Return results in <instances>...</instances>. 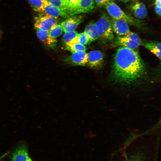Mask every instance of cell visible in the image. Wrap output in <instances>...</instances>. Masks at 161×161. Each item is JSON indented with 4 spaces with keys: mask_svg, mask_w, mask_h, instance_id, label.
Wrapping results in <instances>:
<instances>
[{
    "mask_svg": "<svg viewBox=\"0 0 161 161\" xmlns=\"http://www.w3.org/2000/svg\"><path fill=\"white\" fill-rule=\"evenodd\" d=\"M91 42L89 38L84 32L78 34L77 43L84 45L89 44Z\"/></svg>",
    "mask_w": 161,
    "mask_h": 161,
    "instance_id": "obj_22",
    "label": "cell"
},
{
    "mask_svg": "<svg viewBox=\"0 0 161 161\" xmlns=\"http://www.w3.org/2000/svg\"><path fill=\"white\" fill-rule=\"evenodd\" d=\"M64 0L66 2H67L71 7V10L73 7L77 4L79 1V0Z\"/></svg>",
    "mask_w": 161,
    "mask_h": 161,
    "instance_id": "obj_24",
    "label": "cell"
},
{
    "mask_svg": "<svg viewBox=\"0 0 161 161\" xmlns=\"http://www.w3.org/2000/svg\"><path fill=\"white\" fill-rule=\"evenodd\" d=\"M83 16L75 15L66 18L60 24L62 27L64 32L74 31L83 21Z\"/></svg>",
    "mask_w": 161,
    "mask_h": 161,
    "instance_id": "obj_9",
    "label": "cell"
},
{
    "mask_svg": "<svg viewBox=\"0 0 161 161\" xmlns=\"http://www.w3.org/2000/svg\"><path fill=\"white\" fill-rule=\"evenodd\" d=\"M63 32L62 26L60 24H57L50 29L48 31V33L51 37L55 39L61 35Z\"/></svg>",
    "mask_w": 161,
    "mask_h": 161,
    "instance_id": "obj_21",
    "label": "cell"
},
{
    "mask_svg": "<svg viewBox=\"0 0 161 161\" xmlns=\"http://www.w3.org/2000/svg\"><path fill=\"white\" fill-rule=\"evenodd\" d=\"M155 10L157 14L160 16H161V7L155 6Z\"/></svg>",
    "mask_w": 161,
    "mask_h": 161,
    "instance_id": "obj_25",
    "label": "cell"
},
{
    "mask_svg": "<svg viewBox=\"0 0 161 161\" xmlns=\"http://www.w3.org/2000/svg\"><path fill=\"white\" fill-rule=\"evenodd\" d=\"M146 73V65L135 50L120 47L114 56L111 76L114 82L124 85L135 83Z\"/></svg>",
    "mask_w": 161,
    "mask_h": 161,
    "instance_id": "obj_1",
    "label": "cell"
},
{
    "mask_svg": "<svg viewBox=\"0 0 161 161\" xmlns=\"http://www.w3.org/2000/svg\"><path fill=\"white\" fill-rule=\"evenodd\" d=\"M161 0H155L154 3L155 6L161 7Z\"/></svg>",
    "mask_w": 161,
    "mask_h": 161,
    "instance_id": "obj_26",
    "label": "cell"
},
{
    "mask_svg": "<svg viewBox=\"0 0 161 161\" xmlns=\"http://www.w3.org/2000/svg\"><path fill=\"white\" fill-rule=\"evenodd\" d=\"M132 0L133 1H136L137 0Z\"/></svg>",
    "mask_w": 161,
    "mask_h": 161,
    "instance_id": "obj_31",
    "label": "cell"
},
{
    "mask_svg": "<svg viewBox=\"0 0 161 161\" xmlns=\"http://www.w3.org/2000/svg\"><path fill=\"white\" fill-rule=\"evenodd\" d=\"M64 48L72 53L78 51L85 52L86 50V47L84 45L78 43L65 44Z\"/></svg>",
    "mask_w": 161,
    "mask_h": 161,
    "instance_id": "obj_19",
    "label": "cell"
},
{
    "mask_svg": "<svg viewBox=\"0 0 161 161\" xmlns=\"http://www.w3.org/2000/svg\"><path fill=\"white\" fill-rule=\"evenodd\" d=\"M127 161H142V160L140 158H138L137 157H134L129 160Z\"/></svg>",
    "mask_w": 161,
    "mask_h": 161,
    "instance_id": "obj_27",
    "label": "cell"
},
{
    "mask_svg": "<svg viewBox=\"0 0 161 161\" xmlns=\"http://www.w3.org/2000/svg\"><path fill=\"white\" fill-rule=\"evenodd\" d=\"M44 13L56 18L61 17L66 19L71 17L67 12L52 5L47 0L45 2Z\"/></svg>",
    "mask_w": 161,
    "mask_h": 161,
    "instance_id": "obj_12",
    "label": "cell"
},
{
    "mask_svg": "<svg viewBox=\"0 0 161 161\" xmlns=\"http://www.w3.org/2000/svg\"><path fill=\"white\" fill-rule=\"evenodd\" d=\"M141 44L150 50L159 59H161V44L156 41H146L142 42Z\"/></svg>",
    "mask_w": 161,
    "mask_h": 161,
    "instance_id": "obj_15",
    "label": "cell"
},
{
    "mask_svg": "<svg viewBox=\"0 0 161 161\" xmlns=\"http://www.w3.org/2000/svg\"><path fill=\"white\" fill-rule=\"evenodd\" d=\"M78 32L74 30L65 32L62 38V41L65 44L77 43Z\"/></svg>",
    "mask_w": 161,
    "mask_h": 161,
    "instance_id": "obj_18",
    "label": "cell"
},
{
    "mask_svg": "<svg viewBox=\"0 0 161 161\" xmlns=\"http://www.w3.org/2000/svg\"><path fill=\"white\" fill-rule=\"evenodd\" d=\"M112 41V46L113 47H123L134 50L138 48L142 42L137 34L130 31L125 35H118Z\"/></svg>",
    "mask_w": 161,
    "mask_h": 161,
    "instance_id": "obj_4",
    "label": "cell"
},
{
    "mask_svg": "<svg viewBox=\"0 0 161 161\" xmlns=\"http://www.w3.org/2000/svg\"><path fill=\"white\" fill-rule=\"evenodd\" d=\"M120 0L123 2H126L129 1L131 0Z\"/></svg>",
    "mask_w": 161,
    "mask_h": 161,
    "instance_id": "obj_29",
    "label": "cell"
},
{
    "mask_svg": "<svg viewBox=\"0 0 161 161\" xmlns=\"http://www.w3.org/2000/svg\"><path fill=\"white\" fill-rule=\"evenodd\" d=\"M147 0L148 1H153V0Z\"/></svg>",
    "mask_w": 161,
    "mask_h": 161,
    "instance_id": "obj_30",
    "label": "cell"
},
{
    "mask_svg": "<svg viewBox=\"0 0 161 161\" xmlns=\"http://www.w3.org/2000/svg\"><path fill=\"white\" fill-rule=\"evenodd\" d=\"M113 31L119 36H122L128 33L130 31L128 24L121 19H111Z\"/></svg>",
    "mask_w": 161,
    "mask_h": 161,
    "instance_id": "obj_10",
    "label": "cell"
},
{
    "mask_svg": "<svg viewBox=\"0 0 161 161\" xmlns=\"http://www.w3.org/2000/svg\"><path fill=\"white\" fill-rule=\"evenodd\" d=\"M129 7L136 18L141 19L147 16V9L145 4L142 2L135 1L130 4Z\"/></svg>",
    "mask_w": 161,
    "mask_h": 161,
    "instance_id": "obj_11",
    "label": "cell"
},
{
    "mask_svg": "<svg viewBox=\"0 0 161 161\" xmlns=\"http://www.w3.org/2000/svg\"><path fill=\"white\" fill-rule=\"evenodd\" d=\"M35 28L38 38L45 45L52 49L56 47L57 40L49 35L48 31L44 30L37 28Z\"/></svg>",
    "mask_w": 161,
    "mask_h": 161,
    "instance_id": "obj_13",
    "label": "cell"
},
{
    "mask_svg": "<svg viewBox=\"0 0 161 161\" xmlns=\"http://www.w3.org/2000/svg\"><path fill=\"white\" fill-rule=\"evenodd\" d=\"M104 62L103 53L99 50H93L88 53L87 65L91 68L98 69L103 66Z\"/></svg>",
    "mask_w": 161,
    "mask_h": 161,
    "instance_id": "obj_7",
    "label": "cell"
},
{
    "mask_svg": "<svg viewBox=\"0 0 161 161\" xmlns=\"http://www.w3.org/2000/svg\"><path fill=\"white\" fill-rule=\"evenodd\" d=\"M84 32L89 38L91 42L98 39L99 35L96 29L95 22H90L86 26Z\"/></svg>",
    "mask_w": 161,
    "mask_h": 161,
    "instance_id": "obj_16",
    "label": "cell"
},
{
    "mask_svg": "<svg viewBox=\"0 0 161 161\" xmlns=\"http://www.w3.org/2000/svg\"><path fill=\"white\" fill-rule=\"evenodd\" d=\"M95 7L94 0H79L77 4L70 10L71 16L92 12Z\"/></svg>",
    "mask_w": 161,
    "mask_h": 161,
    "instance_id": "obj_6",
    "label": "cell"
},
{
    "mask_svg": "<svg viewBox=\"0 0 161 161\" xmlns=\"http://www.w3.org/2000/svg\"><path fill=\"white\" fill-rule=\"evenodd\" d=\"M46 0H28L31 7L35 11L44 13Z\"/></svg>",
    "mask_w": 161,
    "mask_h": 161,
    "instance_id": "obj_20",
    "label": "cell"
},
{
    "mask_svg": "<svg viewBox=\"0 0 161 161\" xmlns=\"http://www.w3.org/2000/svg\"><path fill=\"white\" fill-rule=\"evenodd\" d=\"M111 19L108 15L103 13L95 22L98 39L101 43L104 44L112 41L115 38L112 29Z\"/></svg>",
    "mask_w": 161,
    "mask_h": 161,
    "instance_id": "obj_3",
    "label": "cell"
},
{
    "mask_svg": "<svg viewBox=\"0 0 161 161\" xmlns=\"http://www.w3.org/2000/svg\"><path fill=\"white\" fill-rule=\"evenodd\" d=\"M88 53L84 51L72 53L64 61L67 64L73 66H85L87 64Z\"/></svg>",
    "mask_w": 161,
    "mask_h": 161,
    "instance_id": "obj_8",
    "label": "cell"
},
{
    "mask_svg": "<svg viewBox=\"0 0 161 161\" xmlns=\"http://www.w3.org/2000/svg\"><path fill=\"white\" fill-rule=\"evenodd\" d=\"M12 160V161H32L26 148L23 145L19 146L13 152Z\"/></svg>",
    "mask_w": 161,
    "mask_h": 161,
    "instance_id": "obj_14",
    "label": "cell"
},
{
    "mask_svg": "<svg viewBox=\"0 0 161 161\" xmlns=\"http://www.w3.org/2000/svg\"><path fill=\"white\" fill-rule=\"evenodd\" d=\"M94 2L97 6L103 7L105 6L109 2L112 1V0H94Z\"/></svg>",
    "mask_w": 161,
    "mask_h": 161,
    "instance_id": "obj_23",
    "label": "cell"
},
{
    "mask_svg": "<svg viewBox=\"0 0 161 161\" xmlns=\"http://www.w3.org/2000/svg\"><path fill=\"white\" fill-rule=\"evenodd\" d=\"M105 7L109 15L113 18L122 20L129 25L142 30L145 29L147 27L144 21L127 14L113 1L109 2Z\"/></svg>",
    "mask_w": 161,
    "mask_h": 161,
    "instance_id": "obj_2",
    "label": "cell"
},
{
    "mask_svg": "<svg viewBox=\"0 0 161 161\" xmlns=\"http://www.w3.org/2000/svg\"><path fill=\"white\" fill-rule=\"evenodd\" d=\"M47 0L52 5L60 10L66 12L69 15V13L71 9V7L64 0Z\"/></svg>",
    "mask_w": 161,
    "mask_h": 161,
    "instance_id": "obj_17",
    "label": "cell"
},
{
    "mask_svg": "<svg viewBox=\"0 0 161 161\" xmlns=\"http://www.w3.org/2000/svg\"><path fill=\"white\" fill-rule=\"evenodd\" d=\"M60 19L54 17L46 13L42 14L35 18V28L48 31L55 24L60 22Z\"/></svg>",
    "mask_w": 161,
    "mask_h": 161,
    "instance_id": "obj_5",
    "label": "cell"
},
{
    "mask_svg": "<svg viewBox=\"0 0 161 161\" xmlns=\"http://www.w3.org/2000/svg\"><path fill=\"white\" fill-rule=\"evenodd\" d=\"M8 153V152H7L6 153L2 155L0 157V161Z\"/></svg>",
    "mask_w": 161,
    "mask_h": 161,
    "instance_id": "obj_28",
    "label": "cell"
}]
</instances>
